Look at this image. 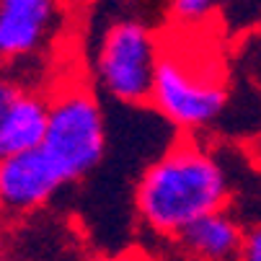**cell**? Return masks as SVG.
<instances>
[{"instance_id":"cell-9","label":"cell","mask_w":261,"mask_h":261,"mask_svg":"<svg viewBox=\"0 0 261 261\" xmlns=\"http://www.w3.org/2000/svg\"><path fill=\"white\" fill-rule=\"evenodd\" d=\"M225 0H168V11L171 16L184 23V26H194L207 21Z\"/></svg>"},{"instance_id":"cell-12","label":"cell","mask_w":261,"mask_h":261,"mask_svg":"<svg viewBox=\"0 0 261 261\" xmlns=\"http://www.w3.org/2000/svg\"><path fill=\"white\" fill-rule=\"evenodd\" d=\"M23 88L18 86V83H13L11 78H6V75H0V117L6 114V109L18 98V93H21Z\"/></svg>"},{"instance_id":"cell-2","label":"cell","mask_w":261,"mask_h":261,"mask_svg":"<svg viewBox=\"0 0 261 261\" xmlns=\"http://www.w3.org/2000/svg\"><path fill=\"white\" fill-rule=\"evenodd\" d=\"M228 83L222 65L199 47H161L150 103L184 132L212 127L228 109Z\"/></svg>"},{"instance_id":"cell-6","label":"cell","mask_w":261,"mask_h":261,"mask_svg":"<svg viewBox=\"0 0 261 261\" xmlns=\"http://www.w3.org/2000/svg\"><path fill=\"white\" fill-rule=\"evenodd\" d=\"M60 21V0H0V62L42 49Z\"/></svg>"},{"instance_id":"cell-4","label":"cell","mask_w":261,"mask_h":261,"mask_svg":"<svg viewBox=\"0 0 261 261\" xmlns=\"http://www.w3.org/2000/svg\"><path fill=\"white\" fill-rule=\"evenodd\" d=\"M161 44L153 29L140 18H119L101 36L93 57V81L114 101H150Z\"/></svg>"},{"instance_id":"cell-1","label":"cell","mask_w":261,"mask_h":261,"mask_svg":"<svg viewBox=\"0 0 261 261\" xmlns=\"http://www.w3.org/2000/svg\"><path fill=\"white\" fill-rule=\"evenodd\" d=\"M228 168L197 140L171 145L142 171L135 192L140 222L153 236L171 241L199 217L228 210Z\"/></svg>"},{"instance_id":"cell-3","label":"cell","mask_w":261,"mask_h":261,"mask_svg":"<svg viewBox=\"0 0 261 261\" xmlns=\"http://www.w3.org/2000/svg\"><path fill=\"white\" fill-rule=\"evenodd\" d=\"M49 101L42 150L57 166L62 178L88 176L106 153V117L88 86H62Z\"/></svg>"},{"instance_id":"cell-13","label":"cell","mask_w":261,"mask_h":261,"mask_svg":"<svg viewBox=\"0 0 261 261\" xmlns=\"http://www.w3.org/2000/svg\"><path fill=\"white\" fill-rule=\"evenodd\" d=\"M0 261H6V230H3V222H0Z\"/></svg>"},{"instance_id":"cell-7","label":"cell","mask_w":261,"mask_h":261,"mask_svg":"<svg viewBox=\"0 0 261 261\" xmlns=\"http://www.w3.org/2000/svg\"><path fill=\"white\" fill-rule=\"evenodd\" d=\"M243 238L246 228L241 220L228 210H220L189 225L176 238V246L186 261H238Z\"/></svg>"},{"instance_id":"cell-10","label":"cell","mask_w":261,"mask_h":261,"mask_svg":"<svg viewBox=\"0 0 261 261\" xmlns=\"http://www.w3.org/2000/svg\"><path fill=\"white\" fill-rule=\"evenodd\" d=\"M238 261H261V225H253L246 230Z\"/></svg>"},{"instance_id":"cell-11","label":"cell","mask_w":261,"mask_h":261,"mask_svg":"<svg viewBox=\"0 0 261 261\" xmlns=\"http://www.w3.org/2000/svg\"><path fill=\"white\" fill-rule=\"evenodd\" d=\"M246 60H248V70L256 75V81L261 83V31L246 44Z\"/></svg>"},{"instance_id":"cell-8","label":"cell","mask_w":261,"mask_h":261,"mask_svg":"<svg viewBox=\"0 0 261 261\" xmlns=\"http://www.w3.org/2000/svg\"><path fill=\"white\" fill-rule=\"evenodd\" d=\"M49 101L34 91H21L0 117V161L39 150L47 132Z\"/></svg>"},{"instance_id":"cell-5","label":"cell","mask_w":261,"mask_h":261,"mask_svg":"<svg viewBox=\"0 0 261 261\" xmlns=\"http://www.w3.org/2000/svg\"><path fill=\"white\" fill-rule=\"evenodd\" d=\"M67 181L42 150L0 161V212L31 215L42 210Z\"/></svg>"},{"instance_id":"cell-14","label":"cell","mask_w":261,"mask_h":261,"mask_svg":"<svg viewBox=\"0 0 261 261\" xmlns=\"http://www.w3.org/2000/svg\"><path fill=\"white\" fill-rule=\"evenodd\" d=\"M171 261H186V258H184V256H178V258H171Z\"/></svg>"}]
</instances>
